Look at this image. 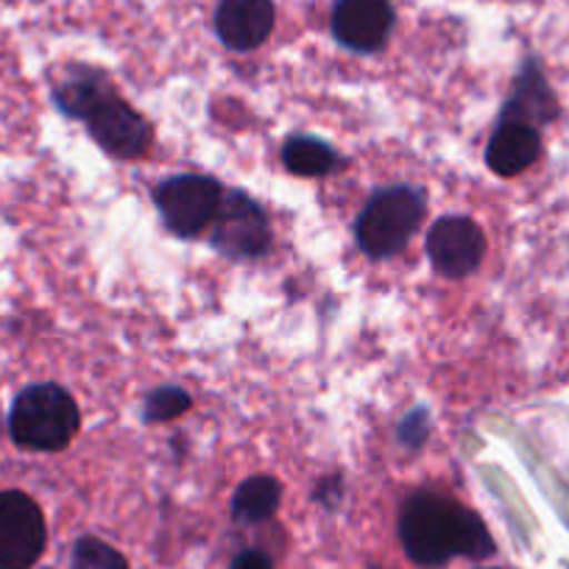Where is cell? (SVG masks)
I'll list each match as a JSON object with an SVG mask.
<instances>
[{"label": "cell", "instance_id": "6da1fadb", "mask_svg": "<svg viewBox=\"0 0 569 569\" xmlns=\"http://www.w3.org/2000/svg\"><path fill=\"white\" fill-rule=\"evenodd\" d=\"M399 539L410 561L445 567L456 556L489 558L495 552L483 519L439 495H416L399 513Z\"/></svg>", "mask_w": 569, "mask_h": 569}, {"label": "cell", "instance_id": "7a4b0ae2", "mask_svg": "<svg viewBox=\"0 0 569 569\" xmlns=\"http://www.w3.org/2000/svg\"><path fill=\"white\" fill-rule=\"evenodd\" d=\"M53 98L64 114L84 120L92 140L109 154L131 160L151 146V126L146 118L87 70L64 79Z\"/></svg>", "mask_w": 569, "mask_h": 569}, {"label": "cell", "instance_id": "3957f363", "mask_svg": "<svg viewBox=\"0 0 569 569\" xmlns=\"http://www.w3.org/2000/svg\"><path fill=\"white\" fill-rule=\"evenodd\" d=\"M79 405L62 386H53V382L23 388L9 410V436L23 450H64L79 433Z\"/></svg>", "mask_w": 569, "mask_h": 569}, {"label": "cell", "instance_id": "277c9868", "mask_svg": "<svg viewBox=\"0 0 569 569\" xmlns=\"http://www.w3.org/2000/svg\"><path fill=\"white\" fill-rule=\"evenodd\" d=\"M425 193L410 184H397V188H386L371 196L355 227L363 254L386 260L405 251L425 218Z\"/></svg>", "mask_w": 569, "mask_h": 569}, {"label": "cell", "instance_id": "5b68a950", "mask_svg": "<svg viewBox=\"0 0 569 569\" xmlns=\"http://www.w3.org/2000/svg\"><path fill=\"white\" fill-rule=\"evenodd\" d=\"M48 545L46 517L23 491H0V569H29Z\"/></svg>", "mask_w": 569, "mask_h": 569}, {"label": "cell", "instance_id": "8992f818", "mask_svg": "<svg viewBox=\"0 0 569 569\" xmlns=\"http://www.w3.org/2000/svg\"><path fill=\"white\" fill-rule=\"evenodd\" d=\"M221 199L216 179L199 177V173L173 177L157 190V207L166 218V227L179 238H196L204 232L216 221Z\"/></svg>", "mask_w": 569, "mask_h": 569}, {"label": "cell", "instance_id": "52a82bcc", "mask_svg": "<svg viewBox=\"0 0 569 569\" xmlns=\"http://www.w3.org/2000/svg\"><path fill=\"white\" fill-rule=\"evenodd\" d=\"M212 246L232 260H254L271 249V227L257 201L232 190L223 196L212 229Z\"/></svg>", "mask_w": 569, "mask_h": 569}, {"label": "cell", "instance_id": "ba28073f", "mask_svg": "<svg viewBox=\"0 0 569 569\" xmlns=\"http://www.w3.org/2000/svg\"><path fill=\"white\" fill-rule=\"evenodd\" d=\"M427 254L436 271L450 279H463L480 266L486 254L483 229L463 216H447L427 234Z\"/></svg>", "mask_w": 569, "mask_h": 569}, {"label": "cell", "instance_id": "9c48e42d", "mask_svg": "<svg viewBox=\"0 0 569 569\" xmlns=\"http://www.w3.org/2000/svg\"><path fill=\"white\" fill-rule=\"evenodd\" d=\"M391 0H338L332 12V34L355 53H375L393 31Z\"/></svg>", "mask_w": 569, "mask_h": 569}, {"label": "cell", "instance_id": "30bf717a", "mask_svg": "<svg viewBox=\"0 0 569 569\" xmlns=\"http://www.w3.org/2000/svg\"><path fill=\"white\" fill-rule=\"evenodd\" d=\"M271 0H221L216 12V31L232 51H254L273 31Z\"/></svg>", "mask_w": 569, "mask_h": 569}, {"label": "cell", "instance_id": "8fae6325", "mask_svg": "<svg viewBox=\"0 0 569 569\" xmlns=\"http://www.w3.org/2000/svg\"><path fill=\"white\" fill-rule=\"evenodd\" d=\"M541 151V137L533 123L517 118H506L500 129L491 134L489 149H486V162L500 177H517L525 168L536 162Z\"/></svg>", "mask_w": 569, "mask_h": 569}, {"label": "cell", "instance_id": "7c38bea8", "mask_svg": "<svg viewBox=\"0 0 569 569\" xmlns=\"http://www.w3.org/2000/svg\"><path fill=\"white\" fill-rule=\"evenodd\" d=\"M279 502H282V486L273 478L257 475V478H249L246 483H240V489L234 491L232 517L243 525L266 522V519H271L277 513Z\"/></svg>", "mask_w": 569, "mask_h": 569}, {"label": "cell", "instance_id": "4fadbf2b", "mask_svg": "<svg viewBox=\"0 0 569 569\" xmlns=\"http://www.w3.org/2000/svg\"><path fill=\"white\" fill-rule=\"evenodd\" d=\"M282 162L297 177H325L341 166L336 149L316 137H291L284 142Z\"/></svg>", "mask_w": 569, "mask_h": 569}, {"label": "cell", "instance_id": "5bb4252c", "mask_svg": "<svg viewBox=\"0 0 569 569\" xmlns=\"http://www.w3.org/2000/svg\"><path fill=\"white\" fill-rule=\"evenodd\" d=\"M73 567L76 569H129L126 558L107 541L96 536H84L73 547Z\"/></svg>", "mask_w": 569, "mask_h": 569}, {"label": "cell", "instance_id": "9a60e30c", "mask_svg": "<svg viewBox=\"0 0 569 569\" xmlns=\"http://www.w3.org/2000/svg\"><path fill=\"white\" fill-rule=\"evenodd\" d=\"M190 397L182 391V388H157L149 399H146V408H142V416L149 421H168L182 416L184 410L190 408Z\"/></svg>", "mask_w": 569, "mask_h": 569}, {"label": "cell", "instance_id": "2e32d148", "mask_svg": "<svg viewBox=\"0 0 569 569\" xmlns=\"http://www.w3.org/2000/svg\"><path fill=\"white\" fill-rule=\"evenodd\" d=\"M232 569H273V561L262 550H243L234 556Z\"/></svg>", "mask_w": 569, "mask_h": 569}]
</instances>
